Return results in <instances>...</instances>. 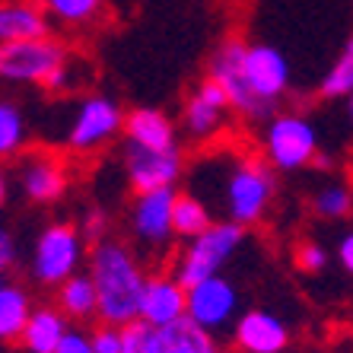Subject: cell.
<instances>
[{
	"instance_id": "obj_1",
	"label": "cell",
	"mask_w": 353,
	"mask_h": 353,
	"mask_svg": "<svg viewBox=\"0 0 353 353\" xmlns=\"http://www.w3.org/2000/svg\"><path fill=\"white\" fill-rule=\"evenodd\" d=\"M274 172L277 169L255 153L210 150L204 157V165H197V179L210 185V194H204L201 201L214 210V216L220 214V220L236 223L242 230L261 226L277 197Z\"/></svg>"
},
{
	"instance_id": "obj_2",
	"label": "cell",
	"mask_w": 353,
	"mask_h": 353,
	"mask_svg": "<svg viewBox=\"0 0 353 353\" xmlns=\"http://www.w3.org/2000/svg\"><path fill=\"white\" fill-rule=\"evenodd\" d=\"M86 271H90L92 283H96V296H99L96 319L102 325L124 328V325L140 319L150 271L140 264V258L131 252V245H124V242L108 236L92 242L90 258H86Z\"/></svg>"
},
{
	"instance_id": "obj_3",
	"label": "cell",
	"mask_w": 353,
	"mask_h": 353,
	"mask_svg": "<svg viewBox=\"0 0 353 353\" xmlns=\"http://www.w3.org/2000/svg\"><path fill=\"white\" fill-rule=\"evenodd\" d=\"M86 258H90V242L83 239L77 223H48L32 245L29 274L39 287L58 290L64 280L83 271Z\"/></svg>"
},
{
	"instance_id": "obj_4",
	"label": "cell",
	"mask_w": 353,
	"mask_h": 353,
	"mask_svg": "<svg viewBox=\"0 0 353 353\" xmlns=\"http://www.w3.org/2000/svg\"><path fill=\"white\" fill-rule=\"evenodd\" d=\"M242 242H245V230L242 226L216 220L210 230H204L201 236L185 242L179 258L172 261V277L179 280L181 287H194L201 280L216 277L236 258Z\"/></svg>"
},
{
	"instance_id": "obj_5",
	"label": "cell",
	"mask_w": 353,
	"mask_h": 353,
	"mask_svg": "<svg viewBox=\"0 0 353 353\" xmlns=\"http://www.w3.org/2000/svg\"><path fill=\"white\" fill-rule=\"evenodd\" d=\"M261 157L277 172H299L319 163V131L303 112H277L264 121Z\"/></svg>"
},
{
	"instance_id": "obj_6",
	"label": "cell",
	"mask_w": 353,
	"mask_h": 353,
	"mask_svg": "<svg viewBox=\"0 0 353 353\" xmlns=\"http://www.w3.org/2000/svg\"><path fill=\"white\" fill-rule=\"evenodd\" d=\"M245 39L239 35H230L223 39L220 45L214 48L210 61H207V77L226 92L230 99V108L232 115H239L242 121H252V124H264L271 118V112L261 105L255 99V92L248 90V80H245Z\"/></svg>"
},
{
	"instance_id": "obj_7",
	"label": "cell",
	"mask_w": 353,
	"mask_h": 353,
	"mask_svg": "<svg viewBox=\"0 0 353 353\" xmlns=\"http://www.w3.org/2000/svg\"><path fill=\"white\" fill-rule=\"evenodd\" d=\"M67 58H70V51L54 35L0 45V80L45 90V83L67 64Z\"/></svg>"
},
{
	"instance_id": "obj_8",
	"label": "cell",
	"mask_w": 353,
	"mask_h": 353,
	"mask_svg": "<svg viewBox=\"0 0 353 353\" xmlns=\"http://www.w3.org/2000/svg\"><path fill=\"white\" fill-rule=\"evenodd\" d=\"M124 131V112L112 96L90 92L80 99L70 128H67V150L77 157H96Z\"/></svg>"
},
{
	"instance_id": "obj_9",
	"label": "cell",
	"mask_w": 353,
	"mask_h": 353,
	"mask_svg": "<svg viewBox=\"0 0 353 353\" xmlns=\"http://www.w3.org/2000/svg\"><path fill=\"white\" fill-rule=\"evenodd\" d=\"M245 80L258 102L271 115H277V105L287 99L290 86H293V67H290L287 54L277 45L248 41L245 45Z\"/></svg>"
},
{
	"instance_id": "obj_10",
	"label": "cell",
	"mask_w": 353,
	"mask_h": 353,
	"mask_svg": "<svg viewBox=\"0 0 353 353\" xmlns=\"http://www.w3.org/2000/svg\"><path fill=\"white\" fill-rule=\"evenodd\" d=\"M230 115H232V108H230L226 92L210 77H204L188 92V99H185L181 131L188 134L194 143H210V140H220L223 131L230 128Z\"/></svg>"
},
{
	"instance_id": "obj_11",
	"label": "cell",
	"mask_w": 353,
	"mask_h": 353,
	"mask_svg": "<svg viewBox=\"0 0 353 353\" xmlns=\"http://www.w3.org/2000/svg\"><path fill=\"white\" fill-rule=\"evenodd\" d=\"M175 188H159V191H143L134 197L131 204V239L147 252H163L172 245L175 230H172V207H175Z\"/></svg>"
},
{
	"instance_id": "obj_12",
	"label": "cell",
	"mask_w": 353,
	"mask_h": 353,
	"mask_svg": "<svg viewBox=\"0 0 353 353\" xmlns=\"http://www.w3.org/2000/svg\"><path fill=\"white\" fill-rule=\"evenodd\" d=\"M185 153L181 147L172 150H143L124 143V175L131 181L134 194L159 188H175L185 179Z\"/></svg>"
},
{
	"instance_id": "obj_13",
	"label": "cell",
	"mask_w": 353,
	"mask_h": 353,
	"mask_svg": "<svg viewBox=\"0 0 353 353\" xmlns=\"http://www.w3.org/2000/svg\"><path fill=\"white\" fill-rule=\"evenodd\" d=\"M188 319L210 334L230 328L239 319V287L226 274L188 287Z\"/></svg>"
},
{
	"instance_id": "obj_14",
	"label": "cell",
	"mask_w": 353,
	"mask_h": 353,
	"mask_svg": "<svg viewBox=\"0 0 353 353\" xmlns=\"http://www.w3.org/2000/svg\"><path fill=\"white\" fill-rule=\"evenodd\" d=\"M17 179L32 204H54L67 191V163L51 150H23L17 157Z\"/></svg>"
},
{
	"instance_id": "obj_15",
	"label": "cell",
	"mask_w": 353,
	"mask_h": 353,
	"mask_svg": "<svg viewBox=\"0 0 353 353\" xmlns=\"http://www.w3.org/2000/svg\"><path fill=\"white\" fill-rule=\"evenodd\" d=\"M232 344L239 353H283L290 347V328L274 312L248 309L232 321Z\"/></svg>"
},
{
	"instance_id": "obj_16",
	"label": "cell",
	"mask_w": 353,
	"mask_h": 353,
	"mask_svg": "<svg viewBox=\"0 0 353 353\" xmlns=\"http://www.w3.org/2000/svg\"><path fill=\"white\" fill-rule=\"evenodd\" d=\"M140 319L153 328H169L175 321L188 319V287H181L179 280L169 274H150Z\"/></svg>"
},
{
	"instance_id": "obj_17",
	"label": "cell",
	"mask_w": 353,
	"mask_h": 353,
	"mask_svg": "<svg viewBox=\"0 0 353 353\" xmlns=\"http://www.w3.org/2000/svg\"><path fill=\"white\" fill-rule=\"evenodd\" d=\"M51 35L48 13L39 0H3L0 3V45Z\"/></svg>"
},
{
	"instance_id": "obj_18",
	"label": "cell",
	"mask_w": 353,
	"mask_h": 353,
	"mask_svg": "<svg viewBox=\"0 0 353 353\" xmlns=\"http://www.w3.org/2000/svg\"><path fill=\"white\" fill-rule=\"evenodd\" d=\"M124 137L131 147L143 150H172L179 147V131L172 118L159 108H131L124 115Z\"/></svg>"
},
{
	"instance_id": "obj_19",
	"label": "cell",
	"mask_w": 353,
	"mask_h": 353,
	"mask_svg": "<svg viewBox=\"0 0 353 353\" xmlns=\"http://www.w3.org/2000/svg\"><path fill=\"white\" fill-rule=\"evenodd\" d=\"M67 331H70V319L58 305H35L23 328V337H19V347L26 353H54L67 337Z\"/></svg>"
},
{
	"instance_id": "obj_20",
	"label": "cell",
	"mask_w": 353,
	"mask_h": 353,
	"mask_svg": "<svg viewBox=\"0 0 353 353\" xmlns=\"http://www.w3.org/2000/svg\"><path fill=\"white\" fill-rule=\"evenodd\" d=\"M32 309V296L26 287H19V283L0 287V344H19Z\"/></svg>"
},
{
	"instance_id": "obj_21",
	"label": "cell",
	"mask_w": 353,
	"mask_h": 353,
	"mask_svg": "<svg viewBox=\"0 0 353 353\" xmlns=\"http://www.w3.org/2000/svg\"><path fill=\"white\" fill-rule=\"evenodd\" d=\"M54 305H58L70 321L96 319L99 296H96V283H92L90 271H80L70 280H64V283L58 287V296H54Z\"/></svg>"
},
{
	"instance_id": "obj_22",
	"label": "cell",
	"mask_w": 353,
	"mask_h": 353,
	"mask_svg": "<svg viewBox=\"0 0 353 353\" xmlns=\"http://www.w3.org/2000/svg\"><path fill=\"white\" fill-rule=\"evenodd\" d=\"M214 223H216L214 210H210L197 194H191V191H179V194H175V207H172L175 239L188 242V239L201 236L204 230H210Z\"/></svg>"
},
{
	"instance_id": "obj_23",
	"label": "cell",
	"mask_w": 353,
	"mask_h": 353,
	"mask_svg": "<svg viewBox=\"0 0 353 353\" xmlns=\"http://www.w3.org/2000/svg\"><path fill=\"white\" fill-rule=\"evenodd\" d=\"M29 143V121L19 102L0 96V163L17 159Z\"/></svg>"
},
{
	"instance_id": "obj_24",
	"label": "cell",
	"mask_w": 353,
	"mask_h": 353,
	"mask_svg": "<svg viewBox=\"0 0 353 353\" xmlns=\"http://www.w3.org/2000/svg\"><path fill=\"white\" fill-rule=\"evenodd\" d=\"M48 19L67 29H86L105 17V0H39Z\"/></svg>"
},
{
	"instance_id": "obj_25",
	"label": "cell",
	"mask_w": 353,
	"mask_h": 353,
	"mask_svg": "<svg viewBox=\"0 0 353 353\" xmlns=\"http://www.w3.org/2000/svg\"><path fill=\"white\" fill-rule=\"evenodd\" d=\"M312 214L319 220H344L353 214V188L344 179H325L312 194Z\"/></svg>"
},
{
	"instance_id": "obj_26",
	"label": "cell",
	"mask_w": 353,
	"mask_h": 353,
	"mask_svg": "<svg viewBox=\"0 0 353 353\" xmlns=\"http://www.w3.org/2000/svg\"><path fill=\"white\" fill-rule=\"evenodd\" d=\"M165 334V353H220L216 337L210 331L197 328L191 319H181L169 328H163Z\"/></svg>"
},
{
	"instance_id": "obj_27",
	"label": "cell",
	"mask_w": 353,
	"mask_h": 353,
	"mask_svg": "<svg viewBox=\"0 0 353 353\" xmlns=\"http://www.w3.org/2000/svg\"><path fill=\"white\" fill-rule=\"evenodd\" d=\"M353 92V35L344 41L341 54L334 58V64L325 70L319 83V96L334 102V99H347Z\"/></svg>"
},
{
	"instance_id": "obj_28",
	"label": "cell",
	"mask_w": 353,
	"mask_h": 353,
	"mask_svg": "<svg viewBox=\"0 0 353 353\" xmlns=\"http://www.w3.org/2000/svg\"><path fill=\"white\" fill-rule=\"evenodd\" d=\"M121 353H165L163 328H153L143 319L121 328Z\"/></svg>"
},
{
	"instance_id": "obj_29",
	"label": "cell",
	"mask_w": 353,
	"mask_h": 353,
	"mask_svg": "<svg viewBox=\"0 0 353 353\" xmlns=\"http://www.w3.org/2000/svg\"><path fill=\"white\" fill-rule=\"evenodd\" d=\"M293 261L303 274H321L325 268H328V248L319 245V242H312V239H305V242L296 245Z\"/></svg>"
},
{
	"instance_id": "obj_30",
	"label": "cell",
	"mask_w": 353,
	"mask_h": 353,
	"mask_svg": "<svg viewBox=\"0 0 353 353\" xmlns=\"http://www.w3.org/2000/svg\"><path fill=\"white\" fill-rule=\"evenodd\" d=\"M77 226H80V232H83L86 242H99V239H105V232H108V214L102 210V207H90Z\"/></svg>"
},
{
	"instance_id": "obj_31",
	"label": "cell",
	"mask_w": 353,
	"mask_h": 353,
	"mask_svg": "<svg viewBox=\"0 0 353 353\" xmlns=\"http://www.w3.org/2000/svg\"><path fill=\"white\" fill-rule=\"evenodd\" d=\"M90 341L96 353H121V328H115V325L99 321V328L90 331Z\"/></svg>"
},
{
	"instance_id": "obj_32",
	"label": "cell",
	"mask_w": 353,
	"mask_h": 353,
	"mask_svg": "<svg viewBox=\"0 0 353 353\" xmlns=\"http://www.w3.org/2000/svg\"><path fill=\"white\" fill-rule=\"evenodd\" d=\"M54 353H96V350H92V341H90V334H86V331H83V328H70Z\"/></svg>"
},
{
	"instance_id": "obj_33",
	"label": "cell",
	"mask_w": 353,
	"mask_h": 353,
	"mask_svg": "<svg viewBox=\"0 0 353 353\" xmlns=\"http://www.w3.org/2000/svg\"><path fill=\"white\" fill-rule=\"evenodd\" d=\"M17 239H13V232L7 230V226H0V264H3V268H13V264H17Z\"/></svg>"
},
{
	"instance_id": "obj_34",
	"label": "cell",
	"mask_w": 353,
	"mask_h": 353,
	"mask_svg": "<svg viewBox=\"0 0 353 353\" xmlns=\"http://www.w3.org/2000/svg\"><path fill=\"white\" fill-rule=\"evenodd\" d=\"M337 261H341V268H344L347 274H353V230L344 232L341 236V242H337Z\"/></svg>"
},
{
	"instance_id": "obj_35",
	"label": "cell",
	"mask_w": 353,
	"mask_h": 353,
	"mask_svg": "<svg viewBox=\"0 0 353 353\" xmlns=\"http://www.w3.org/2000/svg\"><path fill=\"white\" fill-rule=\"evenodd\" d=\"M7 197H10V172L3 169V163H0V210L7 207Z\"/></svg>"
},
{
	"instance_id": "obj_36",
	"label": "cell",
	"mask_w": 353,
	"mask_h": 353,
	"mask_svg": "<svg viewBox=\"0 0 353 353\" xmlns=\"http://www.w3.org/2000/svg\"><path fill=\"white\" fill-rule=\"evenodd\" d=\"M347 118H350V124H353V92L347 96Z\"/></svg>"
},
{
	"instance_id": "obj_37",
	"label": "cell",
	"mask_w": 353,
	"mask_h": 353,
	"mask_svg": "<svg viewBox=\"0 0 353 353\" xmlns=\"http://www.w3.org/2000/svg\"><path fill=\"white\" fill-rule=\"evenodd\" d=\"M3 283H7V268L0 264V287H3Z\"/></svg>"
}]
</instances>
